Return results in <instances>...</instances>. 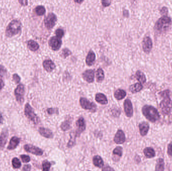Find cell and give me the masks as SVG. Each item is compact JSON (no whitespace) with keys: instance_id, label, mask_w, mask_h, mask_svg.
<instances>
[{"instance_id":"cell-35","label":"cell","mask_w":172,"mask_h":171,"mask_svg":"<svg viewBox=\"0 0 172 171\" xmlns=\"http://www.w3.org/2000/svg\"><path fill=\"white\" fill-rule=\"evenodd\" d=\"M51 165H52L51 163L48 160H43L42 164V171H50Z\"/></svg>"},{"instance_id":"cell-10","label":"cell","mask_w":172,"mask_h":171,"mask_svg":"<svg viewBox=\"0 0 172 171\" xmlns=\"http://www.w3.org/2000/svg\"><path fill=\"white\" fill-rule=\"evenodd\" d=\"M57 21V17L53 13H50L45 20V26L48 29H51L55 26Z\"/></svg>"},{"instance_id":"cell-34","label":"cell","mask_w":172,"mask_h":171,"mask_svg":"<svg viewBox=\"0 0 172 171\" xmlns=\"http://www.w3.org/2000/svg\"><path fill=\"white\" fill-rule=\"evenodd\" d=\"M123 148L121 146H118L114 148L113 151V155L117 156L118 157H121L122 156Z\"/></svg>"},{"instance_id":"cell-36","label":"cell","mask_w":172,"mask_h":171,"mask_svg":"<svg viewBox=\"0 0 172 171\" xmlns=\"http://www.w3.org/2000/svg\"><path fill=\"white\" fill-rule=\"evenodd\" d=\"M7 73V70L4 66L0 64V76L3 77Z\"/></svg>"},{"instance_id":"cell-42","label":"cell","mask_w":172,"mask_h":171,"mask_svg":"<svg viewBox=\"0 0 172 171\" xmlns=\"http://www.w3.org/2000/svg\"><path fill=\"white\" fill-rule=\"evenodd\" d=\"M102 171H115V170L111 167L108 166V165H106V166H103Z\"/></svg>"},{"instance_id":"cell-13","label":"cell","mask_w":172,"mask_h":171,"mask_svg":"<svg viewBox=\"0 0 172 171\" xmlns=\"http://www.w3.org/2000/svg\"><path fill=\"white\" fill-rule=\"evenodd\" d=\"M153 47V42L149 37H144L142 41V49L144 52L149 53Z\"/></svg>"},{"instance_id":"cell-22","label":"cell","mask_w":172,"mask_h":171,"mask_svg":"<svg viewBox=\"0 0 172 171\" xmlns=\"http://www.w3.org/2000/svg\"><path fill=\"white\" fill-rule=\"evenodd\" d=\"M95 100L97 102L103 105H105L108 103V100L106 96L104 94L101 93L96 94Z\"/></svg>"},{"instance_id":"cell-6","label":"cell","mask_w":172,"mask_h":171,"mask_svg":"<svg viewBox=\"0 0 172 171\" xmlns=\"http://www.w3.org/2000/svg\"><path fill=\"white\" fill-rule=\"evenodd\" d=\"M25 87L23 84L18 85L14 90V94L16 101L19 103L22 104L24 101V96L25 94Z\"/></svg>"},{"instance_id":"cell-45","label":"cell","mask_w":172,"mask_h":171,"mask_svg":"<svg viewBox=\"0 0 172 171\" xmlns=\"http://www.w3.org/2000/svg\"><path fill=\"white\" fill-rule=\"evenodd\" d=\"M101 2L103 6L104 7H108L111 4V2L109 1H102Z\"/></svg>"},{"instance_id":"cell-51","label":"cell","mask_w":172,"mask_h":171,"mask_svg":"<svg viewBox=\"0 0 172 171\" xmlns=\"http://www.w3.org/2000/svg\"></svg>"},{"instance_id":"cell-39","label":"cell","mask_w":172,"mask_h":171,"mask_svg":"<svg viewBox=\"0 0 172 171\" xmlns=\"http://www.w3.org/2000/svg\"><path fill=\"white\" fill-rule=\"evenodd\" d=\"M13 80L16 84H19L21 81V78L18 74L15 73L13 75Z\"/></svg>"},{"instance_id":"cell-38","label":"cell","mask_w":172,"mask_h":171,"mask_svg":"<svg viewBox=\"0 0 172 171\" xmlns=\"http://www.w3.org/2000/svg\"><path fill=\"white\" fill-rule=\"evenodd\" d=\"M20 158L21 159L22 161L24 163H27L30 161V158L29 156L26 155H21L20 156Z\"/></svg>"},{"instance_id":"cell-9","label":"cell","mask_w":172,"mask_h":171,"mask_svg":"<svg viewBox=\"0 0 172 171\" xmlns=\"http://www.w3.org/2000/svg\"><path fill=\"white\" fill-rule=\"evenodd\" d=\"M76 129L75 136H76V137H78L86 129V125L85 120L84 118L80 117V118H79L78 120L76 121Z\"/></svg>"},{"instance_id":"cell-16","label":"cell","mask_w":172,"mask_h":171,"mask_svg":"<svg viewBox=\"0 0 172 171\" xmlns=\"http://www.w3.org/2000/svg\"><path fill=\"white\" fill-rule=\"evenodd\" d=\"M9 132L7 129H4L0 134V148H3L7 143Z\"/></svg>"},{"instance_id":"cell-17","label":"cell","mask_w":172,"mask_h":171,"mask_svg":"<svg viewBox=\"0 0 172 171\" xmlns=\"http://www.w3.org/2000/svg\"><path fill=\"white\" fill-rule=\"evenodd\" d=\"M20 142V138H18L16 136L13 137L11 138L9 145L7 147L8 150H14L17 147Z\"/></svg>"},{"instance_id":"cell-50","label":"cell","mask_w":172,"mask_h":171,"mask_svg":"<svg viewBox=\"0 0 172 171\" xmlns=\"http://www.w3.org/2000/svg\"><path fill=\"white\" fill-rule=\"evenodd\" d=\"M75 2H76V3H82L83 1H75Z\"/></svg>"},{"instance_id":"cell-21","label":"cell","mask_w":172,"mask_h":171,"mask_svg":"<svg viewBox=\"0 0 172 171\" xmlns=\"http://www.w3.org/2000/svg\"><path fill=\"white\" fill-rule=\"evenodd\" d=\"M96 59V55L93 51H89L86 58V63L88 66L92 65Z\"/></svg>"},{"instance_id":"cell-40","label":"cell","mask_w":172,"mask_h":171,"mask_svg":"<svg viewBox=\"0 0 172 171\" xmlns=\"http://www.w3.org/2000/svg\"><path fill=\"white\" fill-rule=\"evenodd\" d=\"M47 112L49 115H50L54 114V113H56V114L59 113L58 109L57 108H49L47 109Z\"/></svg>"},{"instance_id":"cell-26","label":"cell","mask_w":172,"mask_h":171,"mask_svg":"<svg viewBox=\"0 0 172 171\" xmlns=\"http://www.w3.org/2000/svg\"><path fill=\"white\" fill-rule=\"evenodd\" d=\"M126 95V93L125 91L123 89H117L114 94V97L117 100H121L122 99H124V97H125Z\"/></svg>"},{"instance_id":"cell-48","label":"cell","mask_w":172,"mask_h":171,"mask_svg":"<svg viewBox=\"0 0 172 171\" xmlns=\"http://www.w3.org/2000/svg\"><path fill=\"white\" fill-rule=\"evenodd\" d=\"M161 14H166L168 12V9L166 7H163L162 8L161 10Z\"/></svg>"},{"instance_id":"cell-14","label":"cell","mask_w":172,"mask_h":171,"mask_svg":"<svg viewBox=\"0 0 172 171\" xmlns=\"http://www.w3.org/2000/svg\"><path fill=\"white\" fill-rule=\"evenodd\" d=\"M114 141L116 144H122L125 141V136L123 131L118 129L114 138Z\"/></svg>"},{"instance_id":"cell-11","label":"cell","mask_w":172,"mask_h":171,"mask_svg":"<svg viewBox=\"0 0 172 171\" xmlns=\"http://www.w3.org/2000/svg\"><path fill=\"white\" fill-rule=\"evenodd\" d=\"M48 44L52 49L54 51H57L62 46V42L58 37L53 36L50 39Z\"/></svg>"},{"instance_id":"cell-49","label":"cell","mask_w":172,"mask_h":171,"mask_svg":"<svg viewBox=\"0 0 172 171\" xmlns=\"http://www.w3.org/2000/svg\"><path fill=\"white\" fill-rule=\"evenodd\" d=\"M3 122V117L2 115V113H0V124H2Z\"/></svg>"},{"instance_id":"cell-3","label":"cell","mask_w":172,"mask_h":171,"mask_svg":"<svg viewBox=\"0 0 172 171\" xmlns=\"http://www.w3.org/2000/svg\"><path fill=\"white\" fill-rule=\"evenodd\" d=\"M142 113L146 118L150 122H156L160 118V115L157 109L153 106L146 105L142 108Z\"/></svg>"},{"instance_id":"cell-30","label":"cell","mask_w":172,"mask_h":171,"mask_svg":"<svg viewBox=\"0 0 172 171\" xmlns=\"http://www.w3.org/2000/svg\"><path fill=\"white\" fill-rule=\"evenodd\" d=\"M155 171H164V161L163 159L159 158L157 160Z\"/></svg>"},{"instance_id":"cell-18","label":"cell","mask_w":172,"mask_h":171,"mask_svg":"<svg viewBox=\"0 0 172 171\" xmlns=\"http://www.w3.org/2000/svg\"><path fill=\"white\" fill-rule=\"evenodd\" d=\"M38 132L41 136L47 139L53 138V134L52 131L50 129L43 127H39Z\"/></svg>"},{"instance_id":"cell-37","label":"cell","mask_w":172,"mask_h":171,"mask_svg":"<svg viewBox=\"0 0 172 171\" xmlns=\"http://www.w3.org/2000/svg\"><path fill=\"white\" fill-rule=\"evenodd\" d=\"M55 35L57 36V37H58L59 39L62 38L64 35V30H62V29H57L55 31Z\"/></svg>"},{"instance_id":"cell-32","label":"cell","mask_w":172,"mask_h":171,"mask_svg":"<svg viewBox=\"0 0 172 171\" xmlns=\"http://www.w3.org/2000/svg\"><path fill=\"white\" fill-rule=\"evenodd\" d=\"M34 11L36 14L38 16H42L45 13L46 10L45 9V7L43 6H38L35 8Z\"/></svg>"},{"instance_id":"cell-7","label":"cell","mask_w":172,"mask_h":171,"mask_svg":"<svg viewBox=\"0 0 172 171\" xmlns=\"http://www.w3.org/2000/svg\"><path fill=\"white\" fill-rule=\"evenodd\" d=\"M80 105L83 109L89 110L92 112H95L97 106L94 102H91L88 99L84 97H81L80 99Z\"/></svg>"},{"instance_id":"cell-12","label":"cell","mask_w":172,"mask_h":171,"mask_svg":"<svg viewBox=\"0 0 172 171\" xmlns=\"http://www.w3.org/2000/svg\"><path fill=\"white\" fill-rule=\"evenodd\" d=\"M124 109L125 115L128 118L132 117L133 113V106L131 101L129 99H126L124 102Z\"/></svg>"},{"instance_id":"cell-33","label":"cell","mask_w":172,"mask_h":171,"mask_svg":"<svg viewBox=\"0 0 172 171\" xmlns=\"http://www.w3.org/2000/svg\"><path fill=\"white\" fill-rule=\"evenodd\" d=\"M12 164L13 167L15 169H19L21 167V163L18 158L15 157L12 160Z\"/></svg>"},{"instance_id":"cell-44","label":"cell","mask_w":172,"mask_h":171,"mask_svg":"<svg viewBox=\"0 0 172 171\" xmlns=\"http://www.w3.org/2000/svg\"><path fill=\"white\" fill-rule=\"evenodd\" d=\"M31 170V166L29 164L25 165L22 169L23 171H30Z\"/></svg>"},{"instance_id":"cell-31","label":"cell","mask_w":172,"mask_h":171,"mask_svg":"<svg viewBox=\"0 0 172 171\" xmlns=\"http://www.w3.org/2000/svg\"><path fill=\"white\" fill-rule=\"evenodd\" d=\"M71 125V121L70 120V119L66 120L61 124L60 128L63 131H67L70 129Z\"/></svg>"},{"instance_id":"cell-15","label":"cell","mask_w":172,"mask_h":171,"mask_svg":"<svg viewBox=\"0 0 172 171\" xmlns=\"http://www.w3.org/2000/svg\"><path fill=\"white\" fill-rule=\"evenodd\" d=\"M84 80L89 83H92L94 80L95 72L92 69L87 70L82 74Z\"/></svg>"},{"instance_id":"cell-2","label":"cell","mask_w":172,"mask_h":171,"mask_svg":"<svg viewBox=\"0 0 172 171\" xmlns=\"http://www.w3.org/2000/svg\"><path fill=\"white\" fill-rule=\"evenodd\" d=\"M22 30V23L18 20L14 19L10 22L6 29L5 35L10 38L18 35Z\"/></svg>"},{"instance_id":"cell-25","label":"cell","mask_w":172,"mask_h":171,"mask_svg":"<svg viewBox=\"0 0 172 171\" xmlns=\"http://www.w3.org/2000/svg\"><path fill=\"white\" fill-rule=\"evenodd\" d=\"M142 88L143 86L141 83H136L130 86V90L132 93L135 94L142 90Z\"/></svg>"},{"instance_id":"cell-8","label":"cell","mask_w":172,"mask_h":171,"mask_svg":"<svg viewBox=\"0 0 172 171\" xmlns=\"http://www.w3.org/2000/svg\"><path fill=\"white\" fill-rule=\"evenodd\" d=\"M24 149L26 152L33 154L34 155L42 156L43 153V151L41 148L31 144H26L24 145Z\"/></svg>"},{"instance_id":"cell-5","label":"cell","mask_w":172,"mask_h":171,"mask_svg":"<svg viewBox=\"0 0 172 171\" xmlns=\"http://www.w3.org/2000/svg\"><path fill=\"white\" fill-rule=\"evenodd\" d=\"M24 114L25 117L28 120L31 121L34 125H38L40 122V118L38 117V115L36 114L33 108L28 103H27L25 104L24 108Z\"/></svg>"},{"instance_id":"cell-27","label":"cell","mask_w":172,"mask_h":171,"mask_svg":"<svg viewBox=\"0 0 172 171\" xmlns=\"http://www.w3.org/2000/svg\"><path fill=\"white\" fill-rule=\"evenodd\" d=\"M144 155L147 158H152L156 155V153L154 150L151 148H146L144 150Z\"/></svg>"},{"instance_id":"cell-47","label":"cell","mask_w":172,"mask_h":171,"mask_svg":"<svg viewBox=\"0 0 172 171\" xmlns=\"http://www.w3.org/2000/svg\"><path fill=\"white\" fill-rule=\"evenodd\" d=\"M4 86H5V83L4 81L1 78H0V90H2V89L4 88Z\"/></svg>"},{"instance_id":"cell-29","label":"cell","mask_w":172,"mask_h":171,"mask_svg":"<svg viewBox=\"0 0 172 171\" xmlns=\"http://www.w3.org/2000/svg\"><path fill=\"white\" fill-rule=\"evenodd\" d=\"M104 77H105V75H104V71L101 68L98 69L96 72V80L98 82H101L102 81H103Z\"/></svg>"},{"instance_id":"cell-28","label":"cell","mask_w":172,"mask_h":171,"mask_svg":"<svg viewBox=\"0 0 172 171\" xmlns=\"http://www.w3.org/2000/svg\"><path fill=\"white\" fill-rule=\"evenodd\" d=\"M135 77L137 80L140 82V83H144L146 82V76L144 73L142 72L141 71H137L135 74Z\"/></svg>"},{"instance_id":"cell-41","label":"cell","mask_w":172,"mask_h":171,"mask_svg":"<svg viewBox=\"0 0 172 171\" xmlns=\"http://www.w3.org/2000/svg\"><path fill=\"white\" fill-rule=\"evenodd\" d=\"M71 54V51L67 48H64V49L62 50V56L64 58H66L67 57L69 56Z\"/></svg>"},{"instance_id":"cell-1","label":"cell","mask_w":172,"mask_h":171,"mask_svg":"<svg viewBox=\"0 0 172 171\" xmlns=\"http://www.w3.org/2000/svg\"><path fill=\"white\" fill-rule=\"evenodd\" d=\"M160 95L163 98V101L160 103V108L161 111L165 115H168L172 109V101L170 97V91L164 90L160 92Z\"/></svg>"},{"instance_id":"cell-46","label":"cell","mask_w":172,"mask_h":171,"mask_svg":"<svg viewBox=\"0 0 172 171\" xmlns=\"http://www.w3.org/2000/svg\"><path fill=\"white\" fill-rule=\"evenodd\" d=\"M18 2L22 6H26L28 5V1H26V0H24V1H18Z\"/></svg>"},{"instance_id":"cell-20","label":"cell","mask_w":172,"mask_h":171,"mask_svg":"<svg viewBox=\"0 0 172 171\" xmlns=\"http://www.w3.org/2000/svg\"><path fill=\"white\" fill-rule=\"evenodd\" d=\"M43 66L45 70L49 72H52L55 67V64L53 63V61L50 59L45 60L43 62Z\"/></svg>"},{"instance_id":"cell-24","label":"cell","mask_w":172,"mask_h":171,"mask_svg":"<svg viewBox=\"0 0 172 171\" xmlns=\"http://www.w3.org/2000/svg\"><path fill=\"white\" fill-rule=\"evenodd\" d=\"M27 47L29 49L33 52H35L38 50L39 48V44L35 41L30 40L27 42Z\"/></svg>"},{"instance_id":"cell-23","label":"cell","mask_w":172,"mask_h":171,"mask_svg":"<svg viewBox=\"0 0 172 171\" xmlns=\"http://www.w3.org/2000/svg\"><path fill=\"white\" fill-rule=\"evenodd\" d=\"M93 163L96 167L101 168L104 166V161L102 158L99 156H95L93 158Z\"/></svg>"},{"instance_id":"cell-19","label":"cell","mask_w":172,"mask_h":171,"mask_svg":"<svg viewBox=\"0 0 172 171\" xmlns=\"http://www.w3.org/2000/svg\"><path fill=\"white\" fill-rule=\"evenodd\" d=\"M149 129V125L147 122H142L139 125V132L142 136H145L147 134Z\"/></svg>"},{"instance_id":"cell-43","label":"cell","mask_w":172,"mask_h":171,"mask_svg":"<svg viewBox=\"0 0 172 171\" xmlns=\"http://www.w3.org/2000/svg\"><path fill=\"white\" fill-rule=\"evenodd\" d=\"M168 154L170 156H172V141L168 144Z\"/></svg>"},{"instance_id":"cell-4","label":"cell","mask_w":172,"mask_h":171,"mask_svg":"<svg viewBox=\"0 0 172 171\" xmlns=\"http://www.w3.org/2000/svg\"><path fill=\"white\" fill-rule=\"evenodd\" d=\"M172 23L171 19L167 16H163L158 20L155 25V29L158 32L166 31L170 27Z\"/></svg>"}]
</instances>
